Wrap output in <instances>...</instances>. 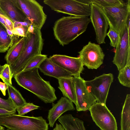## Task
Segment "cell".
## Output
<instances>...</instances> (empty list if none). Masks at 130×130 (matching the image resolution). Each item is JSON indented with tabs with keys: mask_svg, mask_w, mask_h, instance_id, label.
Returning a JSON list of instances; mask_svg holds the SVG:
<instances>
[{
	"mask_svg": "<svg viewBox=\"0 0 130 130\" xmlns=\"http://www.w3.org/2000/svg\"><path fill=\"white\" fill-rule=\"evenodd\" d=\"M0 108L10 111H16L17 108L9 97L7 99H4L0 97Z\"/></svg>",
	"mask_w": 130,
	"mask_h": 130,
	"instance_id": "4dcf8cb0",
	"label": "cell"
},
{
	"mask_svg": "<svg viewBox=\"0 0 130 130\" xmlns=\"http://www.w3.org/2000/svg\"><path fill=\"white\" fill-rule=\"evenodd\" d=\"M7 89V86L5 83L0 81V90L4 96H5L6 91Z\"/></svg>",
	"mask_w": 130,
	"mask_h": 130,
	"instance_id": "836d02e7",
	"label": "cell"
},
{
	"mask_svg": "<svg viewBox=\"0 0 130 130\" xmlns=\"http://www.w3.org/2000/svg\"><path fill=\"white\" fill-rule=\"evenodd\" d=\"M0 78L4 82L12 84L11 72L10 65L7 63L3 66L2 69L0 72Z\"/></svg>",
	"mask_w": 130,
	"mask_h": 130,
	"instance_id": "4316f807",
	"label": "cell"
},
{
	"mask_svg": "<svg viewBox=\"0 0 130 130\" xmlns=\"http://www.w3.org/2000/svg\"><path fill=\"white\" fill-rule=\"evenodd\" d=\"M43 2L58 12L79 17H88L90 14V5L80 0H45Z\"/></svg>",
	"mask_w": 130,
	"mask_h": 130,
	"instance_id": "8992f818",
	"label": "cell"
},
{
	"mask_svg": "<svg viewBox=\"0 0 130 130\" xmlns=\"http://www.w3.org/2000/svg\"><path fill=\"white\" fill-rule=\"evenodd\" d=\"M14 28L12 31L13 35L21 37H25L28 32L29 26H23L17 22H14Z\"/></svg>",
	"mask_w": 130,
	"mask_h": 130,
	"instance_id": "f1b7e54d",
	"label": "cell"
},
{
	"mask_svg": "<svg viewBox=\"0 0 130 130\" xmlns=\"http://www.w3.org/2000/svg\"><path fill=\"white\" fill-rule=\"evenodd\" d=\"M38 69L44 75L57 79L72 76L70 73L53 62L49 58H47L41 63Z\"/></svg>",
	"mask_w": 130,
	"mask_h": 130,
	"instance_id": "e0dca14e",
	"label": "cell"
},
{
	"mask_svg": "<svg viewBox=\"0 0 130 130\" xmlns=\"http://www.w3.org/2000/svg\"><path fill=\"white\" fill-rule=\"evenodd\" d=\"M109 30L107 33L106 36L109 38L110 45L114 48L117 47L120 38L119 34L110 26Z\"/></svg>",
	"mask_w": 130,
	"mask_h": 130,
	"instance_id": "1f68e13d",
	"label": "cell"
},
{
	"mask_svg": "<svg viewBox=\"0 0 130 130\" xmlns=\"http://www.w3.org/2000/svg\"><path fill=\"white\" fill-rule=\"evenodd\" d=\"M14 39L9 35L6 28L0 23V53L7 51L13 44Z\"/></svg>",
	"mask_w": 130,
	"mask_h": 130,
	"instance_id": "7402d4cb",
	"label": "cell"
},
{
	"mask_svg": "<svg viewBox=\"0 0 130 130\" xmlns=\"http://www.w3.org/2000/svg\"><path fill=\"white\" fill-rule=\"evenodd\" d=\"M34 27L40 29L45 23L47 15L43 7L35 0H13Z\"/></svg>",
	"mask_w": 130,
	"mask_h": 130,
	"instance_id": "52a82bcc",
	"label": "cell"
},
{
	"mask_svg": "<svg viewBox=\"0 0 130 130\" xmlns=\"http://www.w3.org/2000/svg\"><path fill=\"white\" fill-rule=\"evenodd\" d=\"M91 116L101 130H117L116 119L106 104L96 102L89 108Z\"/></svg>",
	"mask_w": 130,
	"mask_h": 130,
	"instance_id": "9c48e42d",
	"label": "cell"
},
{
	"mask_svg": "<svg viewBox=\"0 0 130 130\" xmlns=\"http://www.w3.org/2000/svg\"><path fill=\"white\" fill-rule=\"evenodd\" d=\"M49 124L42 117L15 114L0 116V125L10 130H48Z\"/></svg>",
	"mask_w": 130,
	"mask_h": 130,
	"instance_id": "277c9868",
	"label": "cell"
},
{
	"mask_svg": "<svg viewBox=\"0 0 130 130\" xmlns=\"http://www.w3.org/2000/svg\"><path fill=\"white\" fill-rule=\"evenodd\" d=\"M39 107L32 103H27L24 106L17 108L16 110L18 113V115L23 116L32 110L38 109Z\"/></svg>",
	"mask_w": 130,
	"mask_h": 130,
	"instance_id": "f546056e",
	"label": "cell"
},
{
	"mask_svg": "<svg viewBox=\"0 0 130 130\" xmlns=\"http://www.w3.org/2000/svg\"><path fill=\"white\" fill-rule=\"evenodd\" d=\"M41 29L34 27L33 32L28 31L19 56L13 64L10 65L12 78L22 71L31 58L36 55L41 54L43 42Z\"/></svg>",
	"mask_w": 130,
	"mask_h": 130,
	"instance_id": "3957f363",
	"label": "cell"
},
{
	"mask_svg": "<svg viewBox=\"0 0 130 130\" xmlns=\"http://www.w3.org/2000/svg\"><path fill=\"white\" fill-rule=\"evenodd\" d=\"M16 111H9L6 109L0 108V116H5L15 114Z\"/></svg>",
	"mask_w": 130,
	"mask_h": 130,
	"instance_id": "d6a6232c",
	"label": "cell"
},
{
	"mask_svg": "<svg viewBox=\"0 0 130 130\" xmlns=\"http://www.w3.org/2000/svg\"><path fill=\"white\" fill-rule=\"evenodd\" d=\"M90 22L88 17H63L54 23L53 28L54 36L59 43L63 46L84 32Z\"/></svg>",
	"mask_w": 130,
	"mask_h": 130,
	"instance_id": "7a4b0ae2",
	"label": "cell"
},
{
	"mask_svg": "<svg viewBox=\"0 0 130 130\" xmlns=\"http://www.w3.org/2000/svg\"><path fill=\"white\" fill-rule=\"evenodd\" d=\"M38 70L36 67L22 71L13 77L19 85L33 93L45 103H53L57 99L55 89L49 81L41 77Z\"/></svg>",
	"mask_w": 130,
	"mask_h": 130,
	"instance_id": "6da1fadb",
	"label": "cell"
},
{
	"mask_svg": "<svg viewBox=\"0 0 130 130\" xmlns=\"http://www.w3.org/2000/svg\"><path fill=\"white\" fill-rule=\"evenodd\" d=\"M1 126V125H0V126Z\"/></svg>",
	"mask_w": 130,
	"mask_h": 130,
	"instance_id": "f35d334b",
	"label": "cell"
},
{
	"mask_svg": "<svg viewBox=\"0 0 130 130\" xmlns=\"http://www.w3.org/2000/svg\"><path fill=\"white\" fill-rule=\"evenodd\" d=\"M116 48L112 62L120 71L130 66V32L126 26Z\"/></svg>",
	"mask_w": 130,
	"mask_h": 130,
	"instance_id": "8fae6325",
	"label": "cell"
},
{
	"mask_svg": "<svg viewBox=\"0 0 130 130\" xmlns=\"http://www.w3.org/2000/svg\"><path fill=\"white\" fill-rule=\"evenodd\" d=\"M53 130H64L63 126L61 124H56L55 127Z\"/></svg>",
	"mask_w": 130,
	"mask_h": 130,
	"instance_id": "e575fe53",
	"label": "cell"
},
{
	"mask_svg": "<svg viewBox=\"0 0 130 130\" xmlns=\"http://www.w3.org/2000/svg\"><path fill=\"white\" fill-rule=\"evenodd\" d=\"M100 6L102 9L109 26L117 32L121 37L126 26L128 16L130 14V0L117 6Z\"/></svg>",
	"mask_w": 130,
	"mask_h": 130,
	"instance_id": "5b68a950",
	"label": "cell"
},
{
	"mask_svg": "<svg viewBox=\"0 0 130 130\" xmlns=\"http://www.w3.org/2000/svg\"><path fill=\"white\" fill-rule=\"evenodd\" d=\"M73 77V76H71L58 79V88L64 97L68 99L76 105L77 99Z\"/></svg>",
	"mask_w": 130,
	"mask_h": 130,
	"instance_id": "ac0fdd59",
	"label": "cell"
},
{
	"mask_svg": "<svg viewBox=\"0 0 130 130\" xmlns=\"http://www.w3.org/2000/svg\"><path fill=\"white\" fill-rule=\"evenodd\" d=\"M25 37H22L14 41L12 45L8 50L5 57L7 63L13 64L19 56L23 46Z\"/></svg>",
	"mask_w": 130,
	"mask_h": 130,
	"instance_id": "ffe728a7",
	"label": "cell"
},
{
	"mask_svg": "<svg viewBox=\"0 0 130 130\" xmlns=\"http://www.w3.org/2000/svg\"><path fill=\"white\" fill-rule=\"evenodd\" d=\"M0 9L14 23L15 22L30 23L22 11L16 6L13 0H0Z\"/></svg>",
	"mask_w": 130,
	"mask_h": 130,
	"instance_id": "2e32d148",
	"label": "cell"
},
{
	"mask_svg": "<svg viewBox=\"0 0 130 130\" xmlns=\"http://www.w3.org/2000/svg\"><path fill=\"white\" fill-rule=\"evenodd\" d=\"M0 23L5 27L7 31L9 30L12 31L14 28V23L0 9Z\"/></svg>",
	"mask_w": 130,
	"mask_h": 130,
	"instance_id": "83f0119b",
	"label": "cell"
},
{
	"mask_svg": "<svg viewBox=\"0 0 130 130\" xmlns=\"http://www.w3.org/2000/svg\"><path fill=\"white\" fill-rule=\"evenodd\" d=\"M91 8L90 19L94 28L96 40L99 44L105 43L109 24L101 7L95 4H90Z\"/></svg>",
	"mask_w": 130,
	"mask_h": 130,
	"instance_id": "7c38bea8",
	"label": "cell"
},
{
	"mask_svg": "<svg viewBox=\"0 0 130 130\" xmlns=\"http://www.w3.org/2000/svg\"><path fill=\"white\" fill-rule=\"evenodd\" d=\"M3 68V66H1L0 64V72L1 71Z\"/></svg>",
	"mask_w": 130,
	"mask_h": 130,
	"instance_id": "8d00e7d4",
	"label": "cell"
},
{
	"mask_svg": "<svg viewBox=\"0 0 130 130\" xmlns=\"http://www.w3.org/2000/svg\"><path fill=\"white\" fill-rule=\"evenodd\" d=\"M118 79L123 86L130 87V66H127L119 71Z\"/></svg>",
	"mask_w": 130,
	"mask_h": 130,
	"instance_id": "484cf974",
	"label": "cell"
},
{
	"mask_svg": "<svg viewBox=\"0 0 130 130\" xmlns=\"http://www.w3.org/2000/svg\"><path fill=\"white\" fill-rule=\"evenodd\" d=\"M5 83L7 86L9 97L11 99L17 108L22 106L27 103L19 91L12 84L6 82Z\"/></svg>",
	"mask_w": 130,
	"mask_h": 130,
	"instance_id": "603a6c76",
	"label": "cell"
},
{
	"mask_svg": "<svg viewBox=\"0 0 130 130\" xmlns=\"http://www.w3.org/2000/svg\"><path fill=\"white\" fill-rule=\"evenodd\" d=\"M75 110L73 103L64 96L62 97L56 103H52V107L48 111L47 118L50 127H53L56 120L64 113Z\"/></svg>",
	"mask_w": 130,
	"mask_h": 130,
	"instance_id": "9a60e30c",
	"label": "cell"
},
{
	"mask_svg": "<svg viewBox=\"0 0 130 130\" xmlns=\"http://www.w3.org/2000/svg\"><path fill=\"white\" fill-rule=\"evenodd\" d=\"M4 130H10L9 129H6V130H5V129Z\"/></svg>",
	"mask_w": 130,
	"mask_h": 130,
	"instance_id": "74e56055",
	"label": "cell"
},
{
	"mask_svg": "<svg viewBox=\"0 0 130 130\" xmlns=\"http://www.w3.org/2000/svg\"><path fill=\"white\" fill-rule=\"evenodd\" d=\"M77 103L76 105L78 111H85L96 102V99L87 89L85 80L80 76L73 77Z\"/></svg>",
	"mask_w": 130,
	"mask_h": 130,
	"instance_id": "4fadbf2b",
	"label": "cell"
},
{
	"mask_svg": "<svg viewBox=\"0 0 130 130\" xmlns=\"http://www.w3.org/2000/svg\"><path fill=\"white\" fill-rule=\"evenodd\" d=\"M58 119L64 130H86L83 121L71 114L61 116Z\"/></svg>",
	"mask_w": 130,
	"mask_h": 130,
	"instance_id": "d6986e66",
	"label": "cell"
},
{
	"mask_svg": "<svg viewBox=\"0 0 130 130\" xmlns=\"http://www.w3.org/2000/svg\"><path fill=\"white\" fill-rule=\"evenodd\" d=\"M49 58L53 62L70 73L73 77L80 76L84 70V66L79 57L55 54Z\"/></svg>",
	"mask_w": 130,
	"mask_h": 130,
	"instance_id": "5bb4252c",
	"label": "cell"
},
{
	"mask_svg": "<svg viewBox=\"0 0 130 130\" xmlns=\"http://www.w3.org/2000/svg\"><path fill=\"white\" fill-rule=\"evenodd\" d=\"M121 130H130V95L127 94L121 115Z\"/></svg>",
	"mask_w": 130,
	"mask_h": 130,
	"instance_id": "44dd1931",
	"label": "cell"
},
{
	"mask_svg": "<svg viewBox=\"0 0 130 130\" xmlns=\"http://www.w3.org/2000/svg\"><path fill=\"white\" fill-rule=\"evenodd\" d=\"M4 127L3 126H0V130H4Z\"/></svg>",
	"mask_w": 130,
	"mask_h": 130,
	"instance_id": "d590c367",
	"label": "cell"
},
{
	"mask_svg": "<svg viewBox=\"0 0 130 130\" xmlns=\"http://www.w3.org/2000/svg\"><path fill=\"white\" fill-rule=\"evenodd\" d=\"M78 53L83 66L88 69H96L103 63L105 54L98 44L89 41Z\"/></svg>",
	"mask_w": 130,
	"mask_h": 130,
	"instance_id": "30bf717a",
	"label": "cell"
},
{
	"mask_svg": "<svg viewBox=\"0 0 130 130\" xmlns=\"http://www.w3.org/2000/svg\"><path fill=\"white\" fill-rule=\"evenodd\" d=\"M112 73L103 74L93 79L85 80L87 89L97 102L106 104L110 85L113 80Z\"/></svg>",
	"mask_w": 130,
	"mask_h": 130,
	"instance_id": "ba28073f",
	"label": "cell"
},
{
	"mask_svg": "<svg viewBox=\"0 0 130 130\" xmlns=\"http://www.w3.org/2000/svg\"><path fill=\"white\" fill-rule=\"evenodd\" d=\"M47 58V55L42 54L34 57L28 61L22 71H27L35 68H38L41 63Z\"/></svg>",
	"mask_w": 130,
	"mask_h": 130,
	"instance_id": "d4e9b609",
	"label": "cell"
},
{
	"mask_svg": "<svg viewBox=\"0 0 130 130\" xmlns=\"http://www.w3.org/2000/svg\"><path fill=\"white\" fill-rule=\"evenodd\" d=\"M82 1L89 5L91 3H94L102 7L117 6L124 2L122 0H83Z\"/></svg>",
	"mask_w": 130,
	"mask_h": 130,
	"instance_id": "cb8c5ba5",
	"label": "cell"
}]
</instances>
